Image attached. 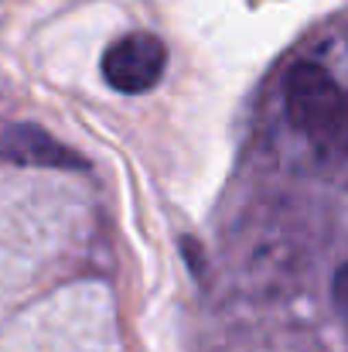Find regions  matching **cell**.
<instances>
[{
  "instance_id": "6da1fadb",
  "label": "cell",
  "mask_w": 348,
  "mask_h": 352,
  "mask_svg": "<svg viewBox=\"0 0 348 352\" xmlns=\"http://www.w3.org/2000/svg\"><path fill=\"white\" fill-rule=\"evenodd\" d=\"M283 110L318 157H348V93L325 65L297 58L283 72Z\"/></svg>"
},
{
  "instance_id": "7a4b0ae2",
  "label": "cell",
  "mask_w": 348,
  "mask_h": 352,
  "mask_svg": "<svg viewBox=\"0 0 348 352\" xmlns=\"http://www.w3.org/2000/svg\"><path fill=\"white\" fill-rule=\"evenodd\" d=\"M164 69H167V48L157 34L147 31L123 34L103 55V79L123 96L150 93L164 79Z\"/></svg>"
},
{
  "instance_id": "3957f363",
  "label": "cell",
  "mask_w": 348,
  "mask_h": 352,
  "mask_svg": "<svg viewBox=\"0 0 348 352\" xmlns=\"http://www.w3.org/2000/svg\"><path fill=\"white\" fill-rule=\"evenodd\" d=\"M0 154L14 164H27V168H79L82 157L65 147L62 140H55L48 130L31 126V123H17L0 137Z\"/></svg>"
},
{
  "instance_id": "277c9868",
  "label": "cell",
  "mask_w": 348,
  "mask_h": 352,
  "mask_svg": "<svg viewBox=\"0 0 348 352\" xmlns=\"http://www.w3.org/2000/svg\"><path fill=\"white\" fill-rule=\"evenodd\" d=\"M332 305H335V311L348 322V263H342L338 274L332 277Z\"/></svg>"
}]
</instances>
